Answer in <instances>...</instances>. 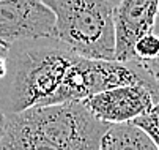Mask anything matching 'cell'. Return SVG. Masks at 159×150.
Masks as SVG:
<instances>
[{"label":"cell","mask_w":159,"mask_h":150,"mask_svg":"<svg viewBox=\"0 0 159 150\" xmlns=\"http://www.w3.org/2000/svg\"><path fill=\"white\" fill-rule=\"evenodd\" d=\"M109 125L82 101L33 106L7 115L0 150H99Z\"/></svg>","instance_id":"cell-1"},{"label":"cell","mask_w":159,"mask_h":150,"mask_svg":"<svg viewBox=\"0 0 159 150\" xmlns=\"http://www.w3.org/2000/svg\"><path fill=\"white\" fill-rule=\"evenodd\" d=\"M77 55L54 38L10 45L7 73L0 82V111L8 115L33 106L54 104L63 77Z\"/></svg>","instance_id":"cell-2"},{"label":"cell","mask_w":159,"mask_h":150,"mask_svg":"<svg viewBox=\"0 0 159 150\" xmlns=\"http://www.w3.org/2000/svg\"><path fill=\"white\" fill-rule=\"evenodd\" d=\"M55 16L54 40L79 55L115 60L113 5L109 0H41Z\"/></svg>","instance_id":"cell-3"},{"label":"cell","mask_w":159,"mask_h":150,"mask_svg":"<svg viewBox=\"0 0 159 150\" xmlns=\"http://www.w3.org/2000/svg\"><path fill=\"white\" fill-rule=\"evenodd\" d=\"M54 13L41 0H0V43L51 38Z\"/></svg>","instance_id":"cell-4"},{"label":"cell","mask_w":159,"mask_h":150,"mask_svg":"<svg viewBox=\"0 0 159 150\" xmlns=\"http://www.w3.org/2000/svg\"><path fill=\"white\" fill-rule=\"evenodd\" d=\"M96 119L107 123H126L145 114L154 104L151 92L140 84L120 85L82 100Z\"/></svg>","instance_id":"cell-5"},{"label":"cell","mask_w":159,"mask_h":150,"mask_svg":"<svg viewBox=\"0 0 159 150\" xmlns=\"http://www.w3.org/2000/svg\"><path fill=\"white\" fill-rule=\"evenodd\" d=\"M159 0H120L113 7L115 22V60L134 59V45L153 30Z\"/></svg>","instance_id":"cell-6"},{"label":"cell","mask_w":159,"mask_h":150,"mask_svg":"<svg viewBox=\"0 0 159 150\" xmlns=\"http://www.w3.org/2000/svg\"><path fill=\"white\" fill-rule=\"evenodd\" d=\"M99 150H159L150 136L134 125L132 122L126 123H110L104 131Z\"/></svg>","instance_id":"cell-7"},{"label":"cell","mask_w":159,"mask_h":150,"mask_svg":"<svg viewBox=\"0 0 159 150\" xmlns=\"http://www.w3.org/2000/svg\"><path fill=\"white\" fill-rule=\"evenodd\" d=\"M132 123L142 128L150 136V139L154 142V145L159 148V101L154 103L145 114L134 119Z\"/></svg>","instance_id":"cell-8"},{"label":"cell","mask_w":159,"mask_h":150,"mask_svg":"<svg viewBox=\"0 0 159 150\" xmlns=\"http://www.w3.org/2000/svg\"><path fill=\"white\" fill-rule=\"evenodd\" d=\"M159 54V35L148 32L142 35L134 45V59H153Z\"/></svg>","instance_id":"cell-9"},{"label":"cell","mask_w":159,"mask_h":150,"mask_svg":"<svg viewBox=\"0 0 159 150\" xmlns=\"http://www.w3.org/2000/svg\"><path fill=\"white\" fill-rule=\"evenodd\" d=\"M140 62V65L143 67V70L159 84V54L153 59H137Z\"/></svg>","instance_id":"cell-10"},{"label":"cell","mask_w":159,"mask_h":150,"mask_svg":"<svg viewBox=\"0 0 159 150\" xmlns=\"http://www.w3.org/2000/svg\"><path fill=\"white\" fill-rule=\"evenodd\" d=\"M7 52H8V48L0 49V79L7 73Z\"/></svg>","instance_id":"cell-11"},{"label":"cell","mask_w":159,"mask_h":150,"mask_svg":"<svg viewBox=\"0 0 159 150\" xmlns=\"http://www.w3.org/2000/svg\"><path fill=\"white\" fill-rule=\"evenodd\" d=\"M5 125H7V115L0 111V139L3 136V131H5Z\"/></svg>","instance_id":"cell-12"},{"label":"cell","mask_w":159,"mask_h":150,"mask_svg":"<svg viewBox=\"0 0 159 150\" xmlns=\"http://www.w3.org/2000/svg\"><path fill=\"white\" fill-rule=\"evenodd\" d=\"M156 35H159V8H157V13H156V19H154V24H153V30Z\"/></svg>","instance_id":"cell-13"},{"label":"cell","mask_w":159,"mask_h":150,"mask_svg":"<svg viewBox=\"0 0 159 150\" xmlns=\"http://www.w3.org/2000/svg\"><path fill=\"white\" fill-rule=\"evenodd\" d=\"M109 2H112V3H113V5H117V3H118V2H120V0H109Z\"/></svg>","instance_id":"cell-14"}]
</instances>
